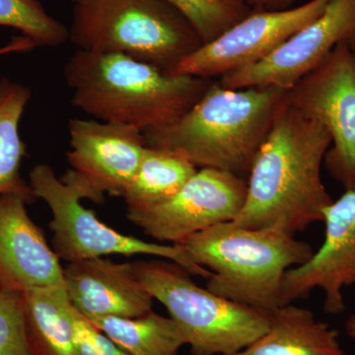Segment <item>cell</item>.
<instances>
[{"label":"cell","instance_id":"cell-1","mask_svg":"<svg viewBox=\"0 0 355 355\" xmlns=\"http://www.w3.org/2000/svg\"><path fill=\"white\" fill-rule=\"evenodd\" d=\"M331 144L323 125L286 99L254 158L244 205L233 222L246 228L277 227L291 235L323 222L334 200L322 180Z\"/></svg>","mask_w":355,"mask_h":355},{"label":"cell","instance_id":"cell-2","mask_svg":"<svg viewBox=\"0 0 355 355\" xmlns=\"http://www.w3.org/2000/svg\"><path fill=\"white\" fill-rule=\"evenodd\" d=\"M72 104L96 120L146 132L179 120L202 97L209 79L166 73L121 53L78 50L64 65Z\"/></svg>","mask_w":355,"mask_h":355},{"label":"cell","instance_id":"cell-3","mask_svg":"<svg viewBox=\"0 0 355 355\" xmlns=\"http://www.w3.org/2000/svg\"><path fill=\"white\" fill-rule=\"evenodd\" d=\"M277 87L226 88L210 83L179 120L144 132L146 146L184 156L197 168L248 176L286 99Z\"/></svg>","mask_w":355,"mask_h":355},{"label":"cell","instance_id":"cell-4","mask_svg":"<svg viewBox=\"0 0 355 355\" xmlns=\"http://www.w3.org/2000/svg\"><path fill=\"white\" fill-rule=\"evenodd\" d=\"M180 245L211 272L207 289L266 314L282 306L286 273L314 253L308 243L282 229L246 228L233 221L212 226Z\"/></svg>","mask_w":355,"mask_h":355},{"label":"cell","instance_id":"cell-5","mask_svg":"<svg viewBox=\"0 0 355 355\" xmlns=\"http://www.w3.org/2000/svg\"><path fill=\"white\" fill-rule=\"evenodd\" d=\"M69 40L78 50L121 53L166 73L203 44L183 14L162 0L79 2Z\"/></svg>","mask_w":355,"mask_h":355},{"label":"cell","instance_id":"cell-6","mask_svg":"<svg viewBox=\"0 0 355 355\" xmlns=\"http://www.w3.org/2000/svg\"><path fill=\"white\" fill-rule=\"evenodd\" d=\"M133 266L140 284L183 331L193 355L234 354L270 327V314L202 288L174 261L157 258Z\"/></svg>","mask_w":355,"mask_h":355},{"label":"cell","instance_id":"cell-7","mask_svg":"<svg viewBox=\"0 0 355 355\" xmlns=\"http://www.w3.org/2000/svg\"><path fill=\"white\" fill-rule=\"evenodd\" d=\"M35 197L50 207L53 250L60 260L74 263L109 254H147L174 261L193 277L209 279L211 272L197 265L180 244L160 245L121 234L81 205L83 191L58 179L50 165L39 164L30 172Z\"/></svg>","mask_w":355,"mask_h":355},{"label":"cell","instance_id":"cell-8","mask_svg":"<svg viewBox=\"0 0 355 355\" xmlns=\"http://www.w3.org/2000/svg\"><path fill=\"white\" fill-rule=\"evenodd\" d=\"M286 100L328 132L324 164L345 191L355 190V58L347 42L287 91Z\"/></svg>","mask_w":355,"mask_h":355},{"label":"cell","instance_id":"cell-9","mask_svg":"<svg viewBox=\"0 0 355 355\" xmlns=\"http://www.w3.org/2000/svg\"><path fill=\"white\" fill-rule=\"evenodd\" d=\"M331 0H309L282 10L252 9L214 41L184 58L169 74L210 79L261 62L324 12Z\"/></svg>","mask_w":355,"mask_h":355},{"label":"cell","instance_id":"cell-10","mask_svg":"<svg viewBox=\"0 0 355 355\" xmlns=\"http://www.w3.org/2000/svg\"><path fill=\"white\" fill-rule=\"evenodd\" d=\"M71 169L60 178L83 191L84 198L101 203L105 195L123 197L139 169L146 147L137 128L87 119L69 121Z\"/></svg>","mask_w":355,"mask_h":355},{"label":"cell","instance_id":"cell-11","mask_svg":"<svg viewBox=\"0 0 355 355\" xmlns=\"http://www.w3.org/2000/svg\"><path fill=\"white\" fill-rule=\"evenodd\" d=\"M247 193L244 178L200 168L169 200L142 209H128V218L160 242L180 244L191 236L233 221Z\"/></svg>","mask_w":355,"mask_h":355},{"label":"cell","instance_id":"cell-12","mask_svg":"<svg viewBox=\"0 0 355 355\" xmlns=\"http://www.w3.org/2000/svg\"><path fill=\"white\" fill-rule=\"evenodd\" d=\"M355 35V0H331L321 15L301 28L268 57L220 77L226 88L291 90L317 69L338 44Z\"/></svg>","mask_w":355,"mask_h":355},{"label":"cell","instance_id":"cell-13","mask_svg":"<svg viewBox=\"0 0 355 355\" xmlns=\"http://www.w3.org/2000/svg\"><path fill=\"white\" fill-rule=\"evenodd\" d=\"M323 222L321 247L284 275L282 305L307 298L318 288L324 294V311L340 314L345 308L343 289L355 284V190L333 200L324 210Z\"/></svg>","mask_w":355,"mask_h":355},{"label":"cell","instance_id":"cell-14","mask_svg":"<svg viewBox=\"0 0 355 355\" xmlns=\"http://www.w3.org/2000/svg\"><path fill=\"white\" fill-rule=\"evenodd\" d=\"M29 203L16 193L0 196V289L64 286V268L28 214Z\"/></svg>","mask_w":355,"mask_h":355},{"label":"cell","instance_id":"cell-15","mask_svg":"<svg viewBox=\"0 0 355 355\" xmlns=\"http://www.w3.org/2000/svg\"><path fill=\"white\" fill-rule=\"evenodd\" d=\"M70 302L87 319L135 318L153 310V296L140 284L133 263L105 258L69 263L64 268Z\"/></svg>","mask_w":355,"mask_h":355},{"label":"cell","instance_id":"cell-16","mask_svg":"<svg viewBox=\"0 0 355 355\" xmlns=\"http://www.w3.org/2000/svg\"><path fill=\"white\" fill-rule=\"evenodd\" d=\"M232 355H347L338 333L309 309L287 304L270 314L268 330Z\"/></svg>","mask_w":355,"mask_h":355},{"label":"cell","instance_id":"cell-17","mask_svg":"<svg viewBox=\"0 0 355 355\" xmlns=\"http://www.w3.org/2000/svg\"><path fill=\"white\" fill-rule=\"evenodd\" d=\"M26 343L31 355H78L73 305L64 286L21 292Z\"/></svg>","mask_w":355,"mask_h":355},{"label":"cell","instance_id":"cell-18","mask_svg":"<svg viewBox=\"0 0 355 355\" xmlns=\"http://www.w3.org/2000/svg\"><path fill=\"white\" fill-rule=\"evenodd\" d=\"M88 320L130 355H180L187 345L186 336L176 322L153 310L135 318Z\"/></svg>","mask_w":355,"mask_h":355},{"label":"cell","instance_id":"cell-19","mask_svg":"<svg viewBox=\"0 0 355 355\" xmlns=\"http://www.w3.org/2000/svg\"><path fill=\"white\" fill-rule=\"evenodd\" d=\"M31 97V90L23 84L9 78L0 80V196L16 193L30 203L37 198L20 174L26 146L19 123Z\"/></svg>","mask_w":355,"mask_h":355},{"label":"cell","instance_id":"cell-20","mask_svg":"<svg viewBox=\"0 0 355 355\" xmlns=\"http://www.w3.org/2000/svg\"><path fill=\"white\" fill-rule=\"evenodd\" d=\"M182 154L147 146L123 198L128 209H142L169 200L197 173Z\"/></svg>","mask_w":355,"mask_h":355},{"label":"cell","instance_id":"cell-21","mask_svg":"<svg viewBox=\"0 0 355 355\" xmlns=\"http://www.w3.org/2000/svg\"><path fill=\"white\" fill-rule=\"evenodd\" d=\"M0 26L19 30L36 46L57 48L69 40V29L46 12L40 0H0Z\"/></svg>","mask_w":355,"mask_h":355},{"label":"cell","instance_id":"cell-22","mask_svg":"<svg viewBox=\"0 0 355 355\" xmlns=\"http://www.w3.org/2000/svg\"><path fill=\"white\" fill-rule=\"evenodd\" d=\"M195 28L203 44L214 41L231 26L251 12L250 7H238L224 0H162Z\"/></svg>","mask_w":355,"mask_h":355},{"label":"cell","instance_id":"cell-23","mask_svg":"<svg viewBox=\"0 0 355 355\" xmlns=\"http://www.w3.org/2000/svg\"><path fill=\"white\" fill-rule=\"evenodd\" d=\"M0 355H31L26 343L20 291L0 289Z\"/></svg>","mask_w":355,"mask_h":355},{"label":"cell","instance_id":"cell-24","mask_svg":"<svg viewBox=\"0 0 355 355\" xmlns=\"http://www.w3.org/2000/svg\"><path fill=\"white\" fill-rule=\"evenodd\" d=\"M74 328L78 355H130L121 349L74 308Z\"/></svg>","mask_w":355,"mask_h":355},{"label":"cell","instance_id":"cell-25","mask_svg":"<svg viewBox=\"0 0 355 355\" xmlns=\"http://www.w3.org/2000/svg\"><path fill=\"white\" fill-rule=\"evenodd\" d=\"M297 0H247V6L251 9L263 10H282L291 8Z\"/></svg>","mask_w":355,"mask_h":355},{"label":"cell","instance_id":"cell-26","mask_svg":"<svg viewBox=\"0 0 355 355\" xmlns=\"http://www.w3.org/2000/svg\"><path fill=\"white\" fill-rule=\"evenodd\" d=\"M34 48H36V46L29 39L24 36L18 37V38H14L6 46L0 48V55L11 53H24V51L32 50Z\"/></svg>","mask_w":355,"mask_h":355},{"label":"cell","instance_id":"cell-27","mask_svg":"<svg viewBox=\"0 0 355 355\" xmlns=\"http://www.w3.org/2000/svg\"><path fill=\"white\" fill-rule=\"evenodd\" d=\"M345 329H347V335L355 340V314L352 315V316L347 320Z\"/></svg>","mask_w":355,"mask_h":355},{"label":"cell","instance_id":"cell-28","mask_svg":"<svg viewBox=\"0 0 355 355\" xmlns=\"http://www.w3.org/2000/svg\"><path fill=\"white\" fill-rule=\"evenodd\" d=\"M224 1L227 2L229 4H232V6H234L248 7L246 3L247 0H224Z\"/></svg>","mask_w":355,"mask_h":355},{"label":"cell","instance_id":"cell-29","mask_svg":"<svg viewBox=\"0 0 355 355\" xmlns=\"http://www.w3.org/2000/svg\"><path fill=\"white\" fill-rule=\"evenodd\" d=\"M347 46H349L350 51H352V55H354L355 58V35L349 40H347Z\"/></svg>","mask_w":355,"mask_h":355},{"label":"cell","instance_id":"cell-30","mask_svg":"<svg viewBox=\"0 0 355 355\" xmlns=\"http://www.w3.org/2000/svg\"><path fill=\"white\" fill-rule=\"evenodd\" d=\"M70 1L74 2V3H79V2L85 1V0H70Z\"/></svg>","mask_w":355,"mask_h":355}]
</instances>
